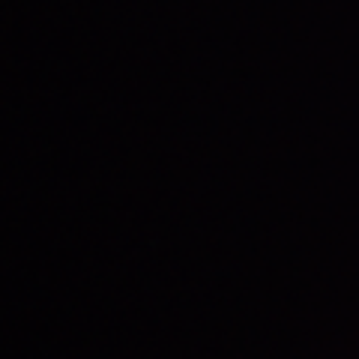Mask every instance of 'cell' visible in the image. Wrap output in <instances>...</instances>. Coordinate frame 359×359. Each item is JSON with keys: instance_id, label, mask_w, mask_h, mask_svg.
I'll list each match as a JSON object with an SVG mask.
<instances>
[]
</instances>
